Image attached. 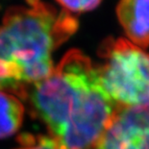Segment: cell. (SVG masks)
<instances>
[{
	"mask_svg": "<svg viewBox=\"0 0 149 149\" xmlns=\"http://www.w3.org/2000/svg\"><path fill=\"white\" fill-rule=\"evenodd\" d=\"M24 107L15 94L0 91V139L11 137L21 126Z\"/></svg>",
	"mask_w": 149,
	"mask_h": 149,
	"instance_id": "8992f818",
	"label": "cell"
},
{
	"mask_svg": "<svg viewBox=\"0 0 149 149\" xmlns=\"http://www.w3.org/2000/svg\"><path fill=\"white\" fill-rule=\"evenodd\" d=\"M116 15L130 40L141 48L149 47V0H120Z\"/></svg>",
	"mask_w": 149,
	"mask_h": 149,
	"instance_id": "5b68a950",
	"label": "cell"
},
{
	"mask_svg": "<svg viewBox=\"0 0 149 149\" xmlns=\"http://www.w3.org/2000/svg\"><path fill=\"white\" fill-rule=\"evenodd\" d=\"M26 1L31 7H35V6H37L38 4L40 3V0H26Z\"/></svg>",
	"mask_w": 149,
	"mask_h": 149,
	"instance_id": "9c48e42d",
	"label": "cell"
},
{
	"mask_svg": "<svg viewBox=\"0 0 149 149\" xmlns=\"http://www.w3.org/2000/svg\"><path fill=\"white\" fill-rule=\"evenodd\" d=\"M96 149H149V102L117 108Z\"/></svg>",
	"mask_w": 149,
	"mask_h": 149,
	"instance_id": "277c9868",
	"label": "cell"
},
{
	"mask_svg": "<svg viewBox=\"0 0 149 149\" xmlns=\"http://www.w3.org/2000/svg\"><path fill=\"white\" fill-rule=\"evenodd\" d=\"M78 28L77 19L45 3L9 8L0 25V91L26 98L54 70L51 54Z\"/></svg>",
	"mask_w": 149,
	"mask_h": 149,
	"instance_id": "6da1fadb",
	"label": "cell"
},
{
	"mask_svg": "<svg viewBox=\"0 0 149 149\" xmlns=\"http://www.w3.org/2000/svg\"><path fill=\"white\" fill-rule=\"evenodd\" d=\"M102 0H57L68 12L83 13L93 10Z\"/></svg>",
	"mask_w": 149,
	"mask_h": 149,
	"instance_id": "ba28073f",
	"label": "cell"
},
{
	"mask_svg": "<svg viewBox=\"0 0 149 149\" xmlns=\"http://www.w3.org/2000/svg\"><path fill=\"white\" fill-rule=\"evenodd\" d=\"M99 81L97 66L80 50L71 49L49 77L29 88L27 97L37 116L57 139L88 91Z\"/></svg>",
	"mask_w": 149,
	"mask_h": 149,
	"instance_id": "7a4b0ae2",
	"label": "cell"
},
{
	"mask_svg": "<svg viewBox=\"0 0 149 149\" xmlns=\"http://www.w3.org/2000/svg\"><path fill=\"white\" fill-rule=\"evenodd\" d=\"M22 147L18 149H59L56 139L52 137L22 135L20 138Z\"/></svg>",
	"mask_w": 149,
	"mask_h": 149,
	"instance_id": "52a82bcc",
	"label": "cell"
},
{
	"mask_svg": "<svg viewBox=\"0 0 149 149\" xmlns=\"http://www.w3.org/2000/svg\"><path fill=\"white\" fill-rule=\"evenodd\" d=\"M101 85L117 108L149 102V54L131 42L108 38L98 49Z\"/></svg>",
	"mask_w": 149,
	"mask_h": 149,
	"instance_id": "3957f363",
	"label": "cell"
}]
</instances>
